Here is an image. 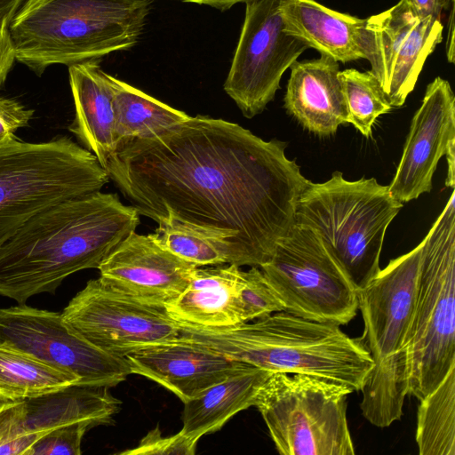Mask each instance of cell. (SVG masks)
<instances>
[{
	"mask_svg": "<svg viewBox=\"0 0 455 455\" xmlns=\"http://www.w3.org/2000/svg\"><path fill=\"white\" fill-rule=\"evenodd\" d=\"M285 148L235 123L189 116L124 145L106 171L140 215L204 229L228 244L229 264L259 267L295 224L309 181Z\"/></svg>",
	"mask_w": 455,
	"mask_h": 455,
	"instance_id": "obj_1",
	"label": "cell"
},
{
	"mask_svg": "<svg viewBox=\"0 0 455 455\" xmlns=\"http://www.w3.org/2000/svg\"><path fill=\"white\" fill-rule=\"evenodd\" d=\"M140 222L134 206L100 190L39 212L0 247V295L25 304L53 293L69 275L98 268Z\"/></svg>",
	"mask_w": 455,
	"mask_h": 455,
	"instance_id": "obj_2",
	"label": "cell"
},
{
	"mask_svg": "<svg viewBox=\"0 0 455 455\" xmlns=\"http://www.w3.org/2000/svg\"><path fill=\"white\" fill-rule=\"evenodd\" d=\"M176 323L179 337L233 360L271 372L312 376L352 392L362 389L374 366L357 339L339 325L285 311L226 328Z\"/></svg>",
	"mask_w": 455,
	"mask_h": 455,
	"instance_id": "obj_3",
	"label": "cell"
},
{
	"mask_svg": "<svg viewBox=\"0 0 455 455\" xmlns=\"http://www.w3.org/2000/svg\"><path fill=\"white\" fill-rule=\"evenodd\" d=\"M152 0H25L9 24L15 59L37 76L134 46Z\"/></svg>",
	"mask_w": 455,
	"mask_h": 455,
	"instance_id": "obj_4",
	"label": "cell"
},
{
	"mask_svg": "<svg viewBox=\"0 0 455 455\" xmlns=\"http://www.w3.org/2000/svg\"><path fill=\"white\" fill-rule=\"evenodd\" d=\"M423 241L380 269L358 290V309L364 331L356 338L374 366L363 386L360 408L379 427L403 415L407 395L408 344L416 301Z\"/></svg>",
	"mask_w": 455,
	"mask_h": 455,
	"instance_id": "obj_5",
	"label": "cell"
},
{
	"mask_svg": "<svg viewBox=\"0 0 455 455\" xmlns=\"http://www.w3.org/2000/svg\"><path fill=\"white\" fill-rule=\"evenodd\" d=\"M403 207L374 178L347 180L334 172L308 181L299 197L295 223L315 231L357 290L379 272L386 231Z\"/></svg>",
	"mask_w": 455,
	"mask_h": 455,
	"instance_id": "obj_6",
	"label": "cell"
},
{
	"mask_svg": "<svg viewBox=\"0 0 455 455\" xmlns=\"http://www.w3.org/2000/svg\"><path fill=\"white\" fill-rule=\"evenodd\" d=\"M109 180L97 157L68 136L0 145V247L30 218Z\"/></svg>",
	"mask_w": 455,
	"mask_h": 455,
	"instance_id": "obj_7",
	"label": "cell"
},
{
	"mask_svg": "<svg viewBox=\"0 0 455 455\" xmlns=\"http://www.w3.org/2000/svg\"><path fill=\"white\" fill-rule=\"evenodd\" d=\"M424 237L408 344L407 395L419 401L455 367V196Z\"/></svg>",
	"mask_w": 455,
	"mask_h": 455,
	"instance_id": "obj_8",
	"label": "cell"
},
{
	"mask_svg": "<svg viewBox=\"0 0 455 455\" xmlns=\"http://www.w3.org/2000/svg\"><path fill=\"white\" fill-rule=\"evenodd\" d=\"M352 391L304 374L272 372L254 406L283 455H353L347 419Z\"/></svg>",
	"mask_w": 455,
	"mask_h": 455,
	"instance_id": "obj_9",
	"label": "cell"
},
{
	"mask_svg": "<svg viewBox=\"0 0 455 455\" xmlns=\"http://www.w3.org/2000/svg\"><path fill=\"white\" fill-rule=\"evenodd\" d=\"M259 267L285 312L339 326L357 314L358 290L307 227L295 223Z\"/></svg>",
	"mask_w": 455,
	"mask_h": 455,
	"instance_id": "obj_10",
	"label": "cell"
},
{
	"mask_svg": "<svg viewBox=\"0 0 455 455\" xmlns=\"http://www.w3.org/2000/svg\"><path fill=\"white\" fill-rule=\"evenodd\" d=\"M283 0H251L231 66L226 93L247 118L261 113L280 88L283 73L309 47L284 31Z\"/></svg>",
	"mask_w": 455,
	"mask_h": 455,
	"instance_id": "obj_11",
	"label": "cell"
},
{
	"mask_svg": "<svg viewBox=\"0 0 455 455\" xmlns=\"http://www.w3.org/2000/svg\"><path fill=\"white\" fill-rule=\"evenodd\" d=\"M0 341L74 374L81 385L112 387L132 374L124 357L89 342L61 314L25 304L0 308Z\"/></svg>",
	"mask_w": 455,
	"mask_h": 455,
	"instance_id": "obj_12",
	"label": "cell"
},
{
	"mask_svg": "<svg viewBox=\"0 0 455 455\" xmlns=\"http://www.w3.org/2000/svg\"><path fill=\"white\" fill-rule=\"evenodd\" d=\"M61 315L89 342L120 357L180 336L177 323L164 307L132 299L100 277L88 281Z\"/></svg>",
	"mask_w": 455,
	"mask_h": 455,
	"instance_id": "obj_13",
	"label": "cell"
},
{
	"mask_svg": "<svg viewBox=\"0 0 455 455\" xmlns=\"http://www.w3.org/2000/svg\"><path fill=\"white\" fill-rule=\"evenodd\" d=\"M197 267L161 245L153 233L135 231L100 264V278L112 289L144 304L164 307L187 287Z\"/></svg>",
	"mask_w": 455,
	"mask_h": 455,
	"instance_id": "obj_14",
	"label": "cell"
},
{
	"mask_svg": "<svg viewBox=\"0 0 455 455\" xmlns=\"http://www.w3.org/2000/svg\"><path fill=\"white\" fill-rule=\"evenodd\" d=\"M455 142V96L450 83L437 76L427 86L414 114L395 174L388 186L400 203L432 189L438 161Z\"/></svg>",
	"mask_w": 455,
	"mask_h": 455,
	"instance_id": "obj_15",
	"label": "cell"
},
{
	"mask_svg": "<svg viewBox=\"0 0 455 455\" xmlns=\"http://www.w3.org/2000/svg\"><path fill=\"white\" fill-rule=\"evenodd\" d=\"M124 358L132 374L158 383L183 403L251 365L180 337L145 347Z\"/></svg>",
	"mask_w": 455,
	"mask_h": 455,
	"instance_id": "obj_16",
	"label": "cell"
},
{
	"mask_svg": "<svg viewBox=\"0 0 455 455\" xmlns=\"http://www.w3.org/2000/svg\"><path fill=\"white\" fill-rule=\"evenodd\" d=\"M284 95V108L309 132H336L347 123V110L339 78L338 61L328 55L294 61Z\"/></svg>",
	"mask_w": 455,
	"mask_h": 455,
	"instance_id": "obj_17",
	"label": "cell"
},
{
	"mask_svg": "<svg viewBox=\"0 0 455 455\" xmlns=\"http://www.w3.org/2000/svg\"><path fill=\"white\" fill-rule=\"evenodd\" d=\"M243 270L235 264L196 267L184 291L165 306L176 323L202 328L242 323L238 288Z\"/></svg>",
	"mask_w": 455,
	"mask_h": 455,
	"instance_id": "obj_18",
	"label": "cell"
},
{
	"mask_svg": "<svg viewBox=\"0 0 455 455\" xmlns=\"http://www.w3.org/2000/svg\"><path fill=\"white\" fill-rule=\"evenodd\" d=\"M68 75L75 104V117L68 130L106 170L116 151L109 74L101 69L98 60H89L68 66Z\"/></svg>",
	"mask_w": 455,
	"mask_h": 455,
	"instance_id": "obj_19",
	"label": "cell"
},
{
	"mask_svg": "<svg viewBox=\"0 0 455 455\" xmlns=\"http://www.w3.org/2000/svg\"><path fill=\"white\" fill-rule=\"evenodd\" d=\"M284 31L338 62L363 59L360 36L365 19L331 10L315 0H283Z\"/></svg>",
	"mask_w": 455,
	"mask_h": 455,
	"instance_id": "obj_20",
	"label": "cell"
},
{
	"mask_svg": "<svg viewBox=\"0 0 455 455\" xmlns=\"http://www.w3.org/2000/svg\"><path fill=\"white\" fill-rule=\"evenodd\" d=\"M108 387L74 384L25 400L26 427L41 437L69 424L90 421L109 424L122 404Z\"/></svg>",
	"mask_w": 455,
	"mask_h": 455,
	"instance_id": "obj_21",
	"label": "cell"
},
{
	"mask_svg": "<svg viewBox=\"0 0 455 455\" xmlns=\"http://www.w3.org/2000/svg\"><path fill=\"white\" fill-rule=\"evenodd\" d=\"M271 373L249 365L183 403L180 431L199 440L220 430L234 415L254 406L259 388Z\"/></svg>",
	"mask_w": 455,
	"mask_h": 455,
	"instance_id": "obj_22",
	"label": "cell"
},
{
	"mask_svg": "<svg viewBox=\"0 0 455 455\" xmlns=\"http://www.w3.org/2000/svg\"><path fill=\"white\" fill-rule=\"evenodd\" d=\"M115 111L116 150L141 139L154 138L190 116L109 75Z\"/></svg>",
	"mask_w": 455,
	"mask_h": 455,
	"instance_id": "obj_23",
	"label": "cell"
},
{
	"mask_svg": "<svg viewBox=\"0 0 455 455\" xmlns=\"http://www.w3.org/2000/svg\"><path fill=\"white\" fill-rule=\"evenodd\" d=\"M79 383L74 374L0 341V403L23 401Z\"/></svg>",
	"mask_w": 455,
	"mask_h": 455,
	"instance_id": "obj_24",
	"label": "cell"
},
{
	"mask_svg": "<svg viewBox=\"0 0 455 455\" xmlns=\"http://www.w3.org/2000/svg\"><path fill=\"white\" fill-rule=\"evenodd\" d=\"M419 18L403 0L379 14L365 19L360 49L370 70L387 90L395 57Z\"/></svg>",
	"mask_w": 455,
	"mask_h": 455,
	"instance_id": "obj_25",
	"label": "cell"
},
{
	"mask_svg": "<svg viewBox=\"0 0 455 455\" xmlns=\"http://www.w3.org/2000/svg\"><path fill=\"white\" fill-rule=\"evenodd\" d=\"M416 443L420 455H455V367L419 401Z\"/></svg>",
	"mask_w": 455,
	"mask_h": 455,
	"instance_id": "obj_26",
	"label": "cell"
},
{
	"mask_svg": "<svg viewBox=\"0 0 455 455\" xmlns=\"http://www.w3.org/2000/svg\"><path fill=\"white\" fill-rule=\"evenodd\" d=\"M441 20L419 19L397 52L385 95L392 107H401L413 91L427 58L443 40Z\"/></svg>",
	"mask_w": 455,
	"mask_h": 455,
	"instance_id": "obj_27",
	"label": "cell"
},
{
	"mask_svg": "<svg viewBox=\"0 0 455 455\" xmlns=\"http://www.w3.org/2000/svg\"><path fill=\"white\" fill-rule=\"evenodd\" d=\"M153 233L164 248L196 267L229 264V249L221 239L189 224L166 219Z\"/></svg>",
	"mask_w": 455,
	"mask_h": 455,
	"instance_id": "obj_28",
	"label": "cell"
},
{
	"mask_svg": "<svg viewBox=\"0 0 455 455\" xmlns=\"http://www.w3.org/2000/svg\"><path fill=\"white\" fill-rule=\"evenodd\" d=\"M347 121L369 137L376 119L392 110L379 83L371 71L348 68L339 72Z\"/></svg>",
	"mask_w": 455,
	"mask_h": 455,
	"instance_id": "obj_29",
	"label": "cell"
},
{
	"mask_svg": "<svg viewBox=\"0 0 455 455\" xmlns=\"http://www.w3.org/2000/svg\"><path fill=\"white\" fill-rule=\"evenodd\" d=\"M238 306L243 323L284 311V306L259 267L242 272Z\"/></svg>",
	"mask_w": 455,
	"mask_h": 455,
	"instance_id": "obj_30",
	"label": "cell"
},
{
	"mask_svg": "<svg viewBox=\"0 0 455 455\" xmlns=\"http://www.w3.org/2000/svg\"><path fill=\"white\" fill-rule=\"evenodd\" d=\"M38 438L27 430L25 400L0 403V455H28Z\"/></svg>",
	"mask_w": 455,
	"mask_h": 455,
	"instance_id": "obj_31",
	"label": "cell"
},
{
	"mask_svg": "<svg viewBox=\"0 0 455 455\" xmlns=\"http://www.w3.org/2000/svg\"><path fill=\"white\" fill-rule=\"evenodd\" d=\"M92 427V422L81 421L55 428L38 438L28 455H80L83 436Z\"/></svg>",
	"mask_w": 455,
	"mask_h": 455,
	"instance_id": "obj_32",
	"label": "cell"
},
{
	"mask_svg": "<svg viewBox=\"0 0 455 455\" xmlns=\"http://www.w3.org/2000/svg\"><path fill=\"white\" fill-rule=\"evenodd\" d=\"M198 440L184 435L181 431L163 436L158 427L150 430L133 449L119 452L123 455H193Z\"/></svg>",
	"mask_w": 455,
	"mask_h": 455,
	"instance_id": "obj_33",
	"label": "cell"
},
{
	"mask_svg": "<svg viewBox=\"0 0 455 455\" xmlns=\"http://www.w3.org/2000/svg\"><path fill=\"white\" fill-rule=\"evenodd\" d=\"M33 116V109L14 99L0 96V145L16 138L17 130L28 126Z\"/></svg>",
	"mask_w": 455,
	"mask_h": 455,
	"instance_id": "obj_34",
	"label": "cell"
},
{
	"mask_svg": "<svg viewBox=\"0 0 455 455\" xmlns=\"http://www.w3.org/2000/svg\"><path fill=\"white\" fill-rule=\"evenodd\" d=\"M10 22L0 25V87L4 84L15 59V52L12 43Z\"/></svg>",
	"mask_w": 455,
	"mask_h": 455,
	"instance_id": "obj_35",
	"label": "cell"
},
{
	"mask_svg": "<svg viewBox=\"0 0 455 455\" xmlns=\"http://www.w3.org/2000/svg\"><path fill=\"white\" fill-rule=\"evenodd\" d=\"M417 15L423 19L433 17L441 20L442 13L448 10L453 0H403Z\"/></svg>",
	"mask_w": 455,
	"mask_h": 455,
	"instance_id": "obj_36",
	"label": "cell"
},
{
	"mask_svg": "<svg viewBox=\"0 0 455 455\" xmlns=\"http://www.w3.org/2000/svg\"><path fill=\"white\" fill-rule=\"evenodd\" d=\"M25 0H0V25L11 22Z\"/></svg>",
	"mask_w": 455,
	"mask_h": 455,
	"instance_id": "obj_37",
	"label": "cell"
},
{
	"mask_svg": "<svg viewBox=\"0 0 455 455\" xmlns=\"http://www.w3.org/2000/svg\"><path fill=\"white\" fill-rule=\"evenodd\" d=\"M450 18L448 20V36L446 42V54L448 61L454 63V1L450 6Z\"/></svg>",
	"mask_w": 455,
	"mask_h": 455,
	"instance_id": "obj_38",
	"label": "cell"
},
{
	"mask_svg": "<svg viewBox=\"0 0 455 455\" xmlns=\"http://www.w3.org/2000/svg\"><path fill=\"white\" fill-rule=\"evenodd\" d=\"M186 3L208 5L220 11H226L237 4H245L251 0H179Z\"/></svg>",
	"mask_w": 455,
	"mask_h": 455,
	"instance_id": "obj_39",
	"label": "cell"
},
{
	"mask_svg": "<svg viewBox=\"0 0 455 455\" xmlns=\"http://www.w3.org/2000/svg\"><path fill=\"white\" fill-rule=\"evenodd\" d=\"M447 164H448V172L447 178L445 180V185L448 188H454L455 182V142L451 143L445 153Z\"/></svg>",
	"mask_w": 455,
	"mask_h": 455,
	"instance_id": "obj_40",
	"label": "cell"
}]
</instances>
